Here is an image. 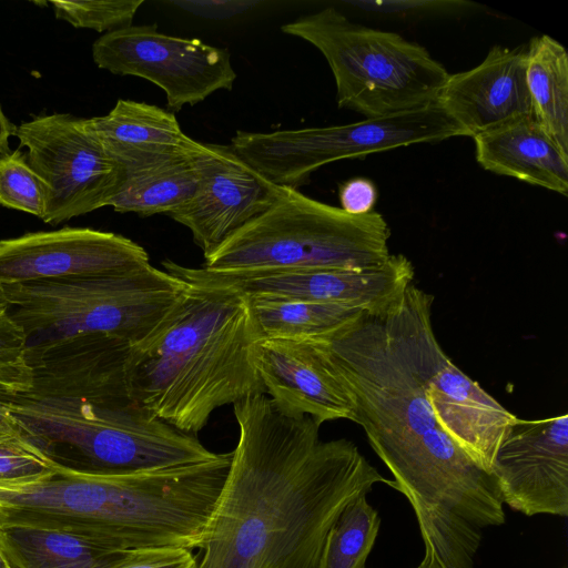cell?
<instances>
[{"mask_svg": "<svg viewBox=\"0 0 568 568\" xmlns=\"http://www.w3.org/2000/svg\"><path fill=\"white\" fill-rule=\"evenodd\" d=\"M213 153V143L197 152L123 171L120 187L110 205L119 213L142 216L169 215L194 195L203 170Z\"/></svg>", "mask_w": 568, "mask_h": 568, "instance_id": "22", "label": "cell"}, {"mask_svg": "<svg viewBox=\"0 0 568 568\" xmlns=\"http://www.w3.org/2000/svg\"><path fill=\"white\" fill-rule=\"evenodd\" d=\"M14 135L47 186L44 223L58 225L110 205L123 171L88 130L85 119L69 113L38 115L22 122Z\"/></svg>", "mask_w": 568, "mask_h": 568, "instance_id": "10", "label": "cell"}, {"mask_svg": "<svg viewBox=\"0 0 568 568\" xmlns=\"http://www.w3.org/2000/svg\"><path fill=\"white\" fill-rule=\"evenodd\" d=\"M437 103L471 138L534 116L526 81V45H495L477 67L449 74Z\"/></svg>", "mask_w": 568, "mask_h": 568, "instance_id": "17", "label": "cell"}, {"mask_svg": "<svg viewBox=\"0 0 568 568\" xmlns=\"http://www.w3.org/2000/svg\"><path fill=\"white\" fill-rule=\"evenodd\" d=\"M416 568H449L432 548L425 547V555Z\"/></svg>", "mask_w": 568, "mask_h": 568, "instance_id": "33", "label": "cell"}, {"mask_svg": "<svg viewBox=\"0 0 568 568\" xmlns=\"http://www.w3.org/2000/svg\"><path fill=\"white\" fill-rule=\"evenodd\" d=\"M192 550L161 547L126 550L104 568H196Z\"/></svg>", "mask_w": 568, "mask_h": 568, "instance_id": "30", "label": "cell"}, {"mask_svg": "<svg viewBox=\"0 0 568 568\" xmlns=\"http://www.w3.org/2000/svg\"><path fill=\"white\" fill-rule=\"evenodd\" d=\"M92 57L100 69L158 85L170 112L195 105L219 90L231 91L236 80L227 49L162 33L155 23L104 33L94 41Z\"/></svg>", "mask_w": 568, "mask_h": 568, "instance_id": "11", "label": "cell"}, {"mask_svg": "<svg viewBox=\"0 0 568 568\" xmlns=\"http://www.w3.org/2000/svg\"><path fill=\"white\" fill-rule=\"evenodd\" d=\"M131 343L88 334L27 348L28 387L1 393L20 430L58 464L134 473L213 459L196 436L152 416L130 395Z\"/></svg>", "mask_w": 568, "mask_h": 568, "instance_id": "2", "label": "cell"}, {"mask_svg": "<svg viewBox=\"0 0 568 568\" xmlns=\"http://www.w3.org/2000/svg\"><path fill=\"white\" fill-rule=\"evenodd\" d=\"M490 476L503 504L526 516L568 515V415L517 420Z\"/></svg>", "mask_w": 568, "mask_h": 568, "instance_id": "15", "label": "cell"}, {"mask_svg": "<svg viewBox=\"0 0 568 568\" xmlns=\"http://www.w3.org/2000/svg\"><path fill=\"white\" fill-rule=\"evenodd\" d=\"M186 283L151 264L114 275L0 285L27 348L99 334L134 344L148 335Z\"/></svg>", "mask_w": 568, "mask_h": 568, "instance_id": "7", "label": "cell"}, {"mask_svg": "<svg viewBox=\"0 0 568 568\" xmlns=\"http://www.w3.org/2000/svg\"><path fill=\"white\" fill-rule=\"evenodd\" d=\"M363 493L341 510L331 526L316 568H365L381 527L377 510Z\"/></svg>", "mask_w": 568, "mask_h": 568, "instance_id": "26", "label": "cell"}, {"mask_svg": "<svg viewBox=\"0 0 568 568\" xmlns=\"http://www.w3.org/2000/svg\"><path fill=\"white\" fill-rule=\"evenodd\" d=\"M210 491L196 464L97 473L55 463L48 471L0 479V527L59 529L125 551L199 544Z\"/></svg>", "mask_w": 568, "mask_h": 568, "instance_id": "4", "label": "cell"}, {"mask_svg": "<svg viewBox=\"0 0 568 568\" xmlns=\"http://www.w3.org/2000/svg\"><path fill=\"white\" fill-rule=\"evenodd\" d=\"M338 196L343 211L351 215H364L374 211L377 190L371 180L354 178L339 186Z\"/></svg>", "mask_w": 568, "mask_h": 568, "instance_id": "31", "label": "cell"}, {"mask_svg": "<svg viewBox=\"0 0 568 568\" xmlns=\"http://www.w3.org/2000/svg\"><path fill=\"white\" fill-rule=\"evenodd\" d=\"M253 359L265 392L283 414L307 415L320 425L335 419L354 422L346 392L306 342L261 338Z\"/></svg>", "mask_w": 568, "mask_h": 568, "instance_id": "18", "label": "cell"}, {"mask_svg": "<svg viewBox=\"0 0 568 568\" xmlns=\"http://www.w3.org/2000/svg\"><path fill=\"white\" fill-rule=\"evenodd\" d=\"M0 550L14 568H104L125 551L73 532L0 527Z\"/></svg>", "mask_w": 568, "mask_h": 568, "instance_id": "23", "label": "cell"}, {"mask_svg": "<svg viewBox=\"0 0 568 568\" xmlns=\"http://www.w3.org/2000/svg\"><path fill=\"white\" fill-rule=\"evenodd\" d=\"M456 136L468 134L436 101L347 124L274 132L237 130L229 146L268 182L298 190L328 163Z\"/></svg>", "mask_w": 568, "mask_h": 568, "instance_id": "9", "label": "cell"}, {"mask_svg": "<svg viewBox=\"0 0 568 568\" xmlns=\"http://www.w3.org/2000/svg\"><path fill=\"white\" fill-rule=\"evenodd\" d=\"M48 190L20 150L0 155V205L42 219Z\"/></svg>", "mask_w": 568, "mask_h": 568, "instance_id": "27", "label": "cell"}, {"mask_svg": "<svg viewBox=\"0 0 568 568\" xmlns=\"http://www.w3.org/2000/svg\"><path fill=\"white\" fill-rule=\"evenodd\" d=\"M390 230L375 211L341 207L281 186L271 206L204 256L214 272L363 268L392 254Z\"/></svg>", "mask_w": 568, "mask_h": 568, "instance_id": "6", "label": "cell"}, {"mask_svg": "<svg viewBox=\"0 0 568 568\" xmlns=\"http://www.w3.org/2000/svg\"><path fill=\"white\" fill-rule=\"evenodd\" d=\"M427 397L436 425L481 470L490 475L496 454L518 417L447 357Z\"/></svg>", "mask_w": 568, "mask_h": 568, "instance_id": "19", "label": "cell"}, {"mask_svg": "<svg viewBox=\"0 0 568 568\" xmlns=\"http://www.w3.org/2000/svg\"><path fill=\"white\" fill-rule=\"evenodd\" d=\"M17 128L9 121L0 105V154L9 153V139L14 135Z\"/></svg>", "mask_w": 568, "mask_h": 568, "instance_id": "32", "label": "cell"}, {"mask_svg": "<svg viewBox=\"0 0 568 568\" xmlns=\"http://www.w3.org/2000/svg\"><path fill=\"white\" fill-rule=\"evenodd\" d=\"M148 264V252L134 241L89 227L0 240V285L114 275Z\"/></svg>", "mask_w": 568, "mask_h": 568, "instance_id": "14", "label": "cell"}, {"mask_svg": "<svg viewBox=\"0 0 568 568\" xmlns=\"http://www.w3.org/2000/svg\"><path fill=\"white\" fill-rule=\"evenodd\" d=\"M0 568H14L7 557L3 555V552L0 550Z\"/></svg>", "mask_w": 568, "mask_h": 568, "instance_id": "34", "label": "cell"}, {"mask_svg": "<svg viewBox=\"0 0 568 568\" xmlns=\"http://www.w3.org/2000/svg\"><path fill=\"white\" fill-rule=\"evenodd\" d=\"M280 189L239 159L229 144L213 143L194 195L169 216L191 231L205 256L266 211Z\"/></svg>", "mask_w": 568, "mask_h": 568, "instance_id": "16", "label": "cell"}, {"mask_svg": "<svg viewBox=\"0 0 568 568\" xmlns=\"http://www.w3.org/2000/svg\"><path fill=\"white\" fill-rule=\"evenodd\" d=\"M394 480L390 487L407 499L452 511L483 528L505 521L493 477L436 425L383 462Z\"/></svg>", "mask_w": 568, "mask_h": 568, "instance_id": "13", "label": "cell"}, {"mask_svg": "<svg viewBox=\"0 0 568 568\" xmlns=\"http://www.w3.org/2000/svg\"><path fill=\"white\" fill-rule=\"evenodd\" d=\"M434 297L410 284L383 314H362L305 339L352 402L354 423L384 462L436 426L428 386L448 357L432 324Z\"/></svg>", "mask_w": 568, "mask_h": 568, "instance_id": "5", "label": "cell"}, {"mask_svg": "<svg viewBox=\"0 0 568 568\" xmlns=\"http://www.w3.org/2000/svg\"><path fill=\"white\" fill-rule=\"evenodd\" d=\"M261 339L248 298L187 284L125 359L133 400L152 416L196 436L224 405L265 394L253 359Z\"/></svg>", "mask_w": 568, "mask_h": 568, "instance_id": "3", "label": "cell"}, {"mask_svg": "<svg viewBox=\"0 0 568 568\" xmlns=\"http://www.w3.org/2000/svg\"><path fill=\"white\" fill-rule=\"evenodd\" d=\"M247 298L261 338L311 339L331 334L364 314L334 303Z\"/></svg>", "mask_w": 568, "mask_h": 568, "instance_id": "25", "label": "cell"}, {"mask_svg": "<svg viewBox=\"0 0 568 568\" xmlns=\"http://www.w3.org/2000/svg\"><path fill=\"white\" fill-rule=\"evenodd\" d=\"M85 126L123 171L204 148L182 131L173 112L145 102L119 99L108 114L85 119Z\"/></svg>", "mask_w": 568, "mask_h": 568, "instance_id": "20", "label": "cell"}, {"mask_svg": "<svg viewBox=\"0 0 568 568\" xmlns=\"http://www.w3.org/2000/svg\"><path fill=\"white\" fill-rule=\"evenodd\" d=\"M1 388H2V387H1V384H0V390H1ZM1 408H2V407H1V404H0V410H1Z\"/></svg>", "mask_w": 568, "mask_h": 568, "instance_id": "35", "label": "cell"}, {"mask_svg": "<svg viewBox=\"0 0 568 568\" xmlns=\"http://www.w3.org/2000/svg\"><path fill=\"white\" fill-rule=\"evenodd\" d=\"M54 465L55 462L28 439L4 410L0 416V479L39 475Z\"/></svg>", "mask_w": 568, "mask_h": 568, "instance_id": "29", "label": "cell"}, {"mask_svg": "<svg viewBox=\"0 0 568 568\" xmlns=\"http://www.w3.org/2000/svg\"><path fill=\"white\" fill-rule=\"evenodd\" d=\"M239 440L196 568H316L345 505L383 477L346 438L257 394L233 405Z\"/></svg>", "mask_w": 568, "mask_h": 568, "instance_id": "1", "label": "cell"}, {"mask_svg": "<svg viewBox=\"0 0 568 568\" xmlns=\"http://www.w3.org/2000/svg\"><path fill=\"white\" fill-rule=\"evenodd\" d=\"M143 0L51 1L54 14L75 28L112 32L132 24Z\"/></svg>", "mask_w": 568, "mask_h": 568, "instance_id": "28", "label": "cell"}, {"mask_svg": "<svg viewBox=\"0 0 568 568\" xmlns=\"http://www.w3.org/2000/svg\"><path fill=\"white\" fill-rule=\"evenodd\" d=\"M281 30L326 59L339 108L379 118L435 103L450 73L422 45L354 23L335 8L287 22Z\"/></svg>", "mask_w": 568, "mask_h": 568, "instance_id": "8", "label": "cell"}, {"mask_svg": "<svg viewBox=\"0 0 568 568\" xmlns=\"http://www.w3.org/2000/svg\"><path fill=\"white\" fill-rule=\"evenodd\" d=\"M477 162L495 174L567 195L568 154L534 116L475 135Z\"/></svg>", "mask_w": 568, "mask_h": 568, "instance_id": "21", "label": "cell"}, {"mask_svg": "<svg viewBox=\"0 0 568 568\" xmlns=\"http://www.w3.org/2000/svg\"><path fill=\"white\" fill-rule=\"evenodd\" d=\"M526 81L532 114L556 144L568 154V55L547 34L526 44Z\"/></svg>", "mask_w": 568, "mask_h": 568, "instance_id": "24", "label": "cell"}, {"mask_svg": "<svg viewBox=\"0 0 568 568\" xmlns=\"http://www.w3.org/2000/svg\"><path fill=\"white\" fill-rule=\"evenodd\" d=\"M415 270L403 254L363 268L214 272L203 270L204 285L226 288L247 297L334 303L366 314H383L413 284Z\"/></svg>", "mask_w": 568, "mask_h": 568, "instance_id": "12", "label": "cell"}]
</instances>
